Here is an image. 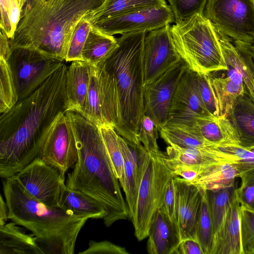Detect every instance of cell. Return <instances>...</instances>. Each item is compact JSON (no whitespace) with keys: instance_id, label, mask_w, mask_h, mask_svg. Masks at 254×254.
Instances as JSON below:
<instances>
[{"instance_id":"5bb4252c","label":"cell","mask_w":254,"mask_h":254,"mask_svg":"<svg viewBox=\"0 0 254 254\" xmlns=\"http://www.w3.org/2000/svg\"><path fill=\"white\" fill-rule=\"evenodd\" d=\"M208 118L214 117L202 100L197 73L188 67L173 95L167 123L195 127L197 119Z\"/></svg>"},{"instance_id":"30bf717a","label":"cell","mask_w":254,"mask_h":254,"mask_svg":"<svg viewBox=\"0 0 254 254\" xmlns=\"http://www.w3.org/2000/svg\"><path fill=\"white\" fill-rule=\"evenodd\" d=\"M204 15L215 29L232 40L253 43V0H208Z\"/></svg>"},{"instance_id":"603a6c76","label":"cell","mask_w":254,"mask_h":254,"mask_svg":"<svg viewBox=\"0 0 254 254\" xmlns=\"http://www.w3.org/2000/svg\"><path fill=\"white\" fill-rule=\"evenodd\" d=\"M165 154L169 158L179 163L199 168L200 172L204 169L214 165L234 163L232 158L221 151L218 146L207 148H182L169 145L166 148Z\"/></svg>"},{"instance_id":"6da1fadb","label":"cell","mask_w":254,"mask_h":254,"mask_svg":"<svg viewBox=\"0 0 254 254\" xmlns=\"http://www.w3.org/2000/svg\"><path fill=\"white\" fill-rule=\"evenodd\" d=\"M64 63L25 99L0 116V177H14L40 156L58 115L65 113Z\"/></svg>"},{"instance_id":"836d02e7","label":"cell","mask_w":254,"mask_h":254,"mask_svg":"<svg viewBox=\"0 0 254 254\" xmlns=\"http://www.w3.org/2000/svg\"><path fill=\"white\" fill-rule=\"evenodd\" d=\"M235 185L216 190H207L214 234L220 228L235 195Z\"/></svg>"},{"instance_id":"b9f144b4","label":"cell","mask_w":254,"mask_h":254,"mask_svg":"<svg viewBox=\"0 0 254 254\" xmlns=\"http://www.w3.org/2000/svg\"><path fill=\"white\" fill-rule=\"evenodd\" d=\"M241 185L236 194L241 206L254 210V169L241 173Z\"/></svg>"},{"instance_id":"d4e9b609","label":"cell","mask_w":254,"mask_h":254,"mask_svg":"<svg viewBox=\"0 0 254 254\" xmlns=\"http://www.w3.org/2000/svg\"><path fill=\"white\" fill-rule=\"evenodd\" d=\"M11 221L0 226V254H44L36 237Z\"/></svg>"},{"instance_id":"d590c367","label":"cell","mask_w":254,"mask_h":254,"mask_svg":"<svg viewBox=\"0 0 254 254\" xmlns=\"http://www.w3.org/2000/svg\"><path fill=\"white\" fill-rule=\"evenodd\" d=\"M0 113L10 110L18 102L11 72L7 61L0 58Z\"/></svg>"},{"instance_id":"7402d4cb","label":"cell","mask_w":254,"mask_h":254,"mask_svg":"<svg viewBox=\"0 0 254 254\" xmlns=\"http://www.w3.org/2000/svg\"><path fill=\"white\" fill-rule=\"evenodd\" d=\"M92 65L77 60L67 66L65 75L66 110L80 113L87 95L91 75Z\"/></svg>"},{"instance_id":"7c38bea8","label":"cell","mask_w":254,"mask_h":254,"mask_svg":"<svg viewBox=\"0 0 254 254\" xmlns=\"http://www.w3.org/2000/svg\"><path fill=\"white\" fill-rule=\"evenodd\" d=\"M175 22L170 5H159L135 9L104 20L93 25L111 35H124L149 32Z\"/></svg>"},{"instance_id":"7bdbcfd3","label":"cell","mask_w":254,"mask_h":254,"mask_svg":"<svg viewBox=\"0 0 254 254\" xmlns=\"http://www.w3.org/2000/svg\"><path fill=\"white\" fill-rule=\"evenodd\" d=\"M197 80L200 94L205 108L212 117H219L218 105L210 74L197 73Z\"/></svg>"},{"instance_id":"bcb514c9","label":"cell","mask_w":254,"mask_h":254,"mask_svg":"<svg viewBox=\"0 0 254 254\" xmlns=\"http://www.w3.org/2000/svg\"><path fill=\"white\" fill-rule=\"evenodd\" d=\"M11 0H0V29L6 34L9 39L13 37L9 19V12Z\"/></svg>"},{"instance_id":"cb8c5ba5","label":"cell","mask_w":254,"mask_h":254,"mask_svg":"<svg viewBox=\"0 0 254 254\" xmlns=\"http://www.w3.org/2000/svg\"><path fill=\"white\" fill-rule=\"evenodd\" d=\"M228 118L235 130L239 145L254 147V102L246 93L236 101Z\"/></svg>"},{"instance_id":"681fc988","label":"cell","mask_w":254,"mask_h":254,"mask_svg":"<svg viewBox=\"0 0 254 254\" xmlns=\"http://www.w3.org/2000/svg\"><path fill=\"white\" fill-rule=\"evenodd\" d=\"M11 53V49L10 45V39L0 29V58H2L7 61Z\"/></svg>"},{"instance_id":"44dd1931","label":"cell","mask_w":254,"mask_h":254,"mask_svg":"<svg viewBox=\"0 0 254 254\" xmlns=\"http://www.w3.org/2000/svg\"><path fill=\"white\" fill-rule=\"evenodd\" d=\"M240 209L236 190L222 224L214 234L211 254H242Z\"/></svg>"},{"instance_id":"f907efd6","label":"cell","mask_w":254,"mask_h":254,"mask_svg":"<svg viewBox=\"0 0 254 254\" xmlns=\"http://www.w3.org/2000/svg\"><path fill=\"white\" fill-rule=\"evenodd\" d=\"M8 209L6 201L4 200L2 196L0 197V226L7 223L8 220Z\"/></svg>"},{"instance_id":"7a4b0ae2","label":"cell","mask_w":254,"mask_h":254,"mask_svg":"<svg viewBox=\"0 0 254 254\" xmlns=\"http://www.w3.org/2000/svg\"><path fill=\"white\" fill-rule=\"evenodd\" d=\"M75 137L78 159L66 185L93 197L105 207L104 223L110 227L129 218L128 206L116 177L100 129L80 113L65 112Z\"/></svg>"},{"instance_id":"8992f818","label":"cell","mask_w":254,"mask_h":254,"mask_svg":"<svg viewBox=\"0 0 254 254\" xmlns=\"http://www.w3.org/2000/svg\"><path fill=\"white\" fill-rule=\"evenodd\" d=\"M171 33L176 51L190 69L199 74L227 70L215 29L204 14L175 23Z\"/></svg>"},{"instance_id":"db71d44e","label":"cell","mask_w":254,"mask_h":254,"mask_svg":"<svg viewBox=\"0 0 254 254\" xmlns=\"http://www.w3.org/2000/svg\"><path fill=\"white\" fill-rule=\"evenodd\" d=\"M254 1V0H253Z\"/></svg>"},{"instance_id":"52a82bcc","label":"cell","mask_w":254,"mask_h":254,"mask_svg":"<svg viewBox=\"0 0 254 254\" xmlns=\"http://www.w3.org/2000/svg\"><path fill=\"white\" fill-rule=\"evenodd\" d=\"M175 177L164 160L163 152L147 151L135 208L131 219L138 241L148 237L154 216L163 206L167 186Z\"/></svg>"},{"instance_id":"ee69618b","label":"cell","mask_w":254,"mask_h":254,"mask_svg":"<svg viewBox=\"0 0 254 254\" xmlns=\"http://www.w3.org/2000/svg\"><path fill=\"white\" fill-rule=\"evenodd\" d=\"M89 247L79 254H128L125 248L108 241L96 242L90 240Z\"/></svg>"},{"instance_id":"e0dca14e","label":"cell","mask_w":254,"mask_h":254,"mask_svg":"<svg viewBox=\"0 0 254 254\" xmlns=\"http://www.w3.org/2000/svg\"><path fill=\"white\" fill-rule=\"evenodd\" d=\"M215 30L227 69L236 71L242 77L246 93L254 102V47L253 43L233 41L222 32L216 29Z\"/></svg>"},{"instance_id":"9c48e42d","label":"cell","mask_w":254,"mask_h":254,"mask_svg":"<svg viewBox=\"0 0 254 254\" xmlns=\"http://www.w3.org/2000/svg\"><path fill=\"white\" fill-rule=\"evenodd\" d=\"M99 127L109 125L114 128L119 121V104L115 79L105 61L92 66L84 107L80 113Z\"/></svg>"},{"instance_id":"4dcf8cb0","label":"cell","mask_w":254,"mask_h":254,"mask_svg":"<svg viewBox=\"0 0 254 254\" xmlns=\"http://www.w3.org/2000/svg\"><path fill=\"white\" fill-rule=\"evenodd\" d=\"M165 5V0H106L100 6L89 11L84 17L92 25L135 9Z\"/></svg>"},{"instance_id":"f6af8a7d","label":"cell","mask_w":254,"mask_h":254,"mask_svg":"<svg viewBox=\"0 0 254 254\" xmlns=\"http://www.w3.org/2000/svg\"><path fill=\"white\" fill-rule=\"evenodd\" d=\"M174 178L167 186L164 203L161 209L173 222L177 225V193Z\"/></svg>"},{"instance_id":"e575fe53","label":"cell","mask_w":254,"mask_h":254,"mask_svg":"<svg viewBox=\"0 0 254 254\" xmlns=\"http://www.w3.org/2000/svg\"><path fill=\"white\" fill-rule=\"evenodd\" d=\"M101 131L114 173L121 184L124 177V159L118 140L119 134L109 125L99 127Z\"/></svg>"},{"instance_id":"484cf974","label":"cell","mask_w":254,"mask_h":254,"mask_svg":"<svg viewBox=\"0 0 254 254\" xmlns=\"http://www.w3.org/2000/svg\"><path fill=\"white\" fill-rule=\"evenodd\" d=\"M59 206L76 215L89 219H104L107 215L104 206L93 197L72 190L64 183L62 187Z\"/></svg>"},{"instance_id":"7dc6e473","label":"cell","mask_w":254,"mask_h":254,"mask_svg":"<svg viewBox=\"0 0 254 254\" xmlns=\"http://www.w3.org/2000/svg\"><path fill=\"white\" fill-rule=\"evenodd\" d=\"M176 254H204L198 241L186 239L181 241Z\"/></svg>"},{"instance_id":"f35d334b","label":"cell","mask_w":254,"mask_h":254,"mask_svg":"<svg viewBox=\"0 0 254 254\" xmlns=\"http://www.w3.org/2000/svg\"><path fill=\"white\" fill-rule=\"evenodd\" d=\"M218 147L232 158L238 169L239 176L243 172L254 169V147L245 148L236 144Z\"/></svg>"},{"instance_id":"ffe728a7","label":"cell","mask_w":254,"mask_h":254,"mask_svg":"<svg viewBox=\"0 0 254 254\" xmlns=\"http://www.w3.org/2000/svg\"><path fill=\"white\" fill-rule=\"evenodd\" d=\"M147 238V251L150 254H176L181 241L177 225L161 209L154 216Z\"/></svg>"},{"instance_id":"277c9868","label":"cell","mask_w":254,"mask_h":254,"mask_svg":"<svg viewBox=\"0 0 254 254\" xmlns=\"http://www.w3.org/2000/svg\"><path fill=\"white\" fill-rule=\"evenodd\" d=\"M8 219L30 231L44 254H73L78 234L89 219L31 195L14 178L3 181Z\"/></svg>"},{"instance_id":"d6a6232c","label":"cell","mask_w":254,"mask_h":254,"mask_svg":"<svg viewBox=\"0 0 254 254\" xmlns=\"http://www.w3.org/2000/svg\"><path fill=\"white\" fill-rule=\"evenodd\" d=\"M199 188L201 193V204L196 230V239L203 254H211L214 238L213 221L207 190Z\"/></svg>"},{"instance_id":"60d3db41","label":"cell","mask_w":254,"mask_h":254,"mask_svg":"<svg viewBox=\"0 0 254 254\" xmlns=\"http://www.w3.org/2000/svg\"><path fill=\"white\" fill-rule=\"evenodd\" d=\"M158 129L152 119L144 115L138 129V138L140 143L149 152L158 153L160 151L157 143Z\"/></svg>"},{"instance_id":"c3c4849f","label":"cell","mask_w":254,"mask_h":254,"mask_svg":"<svg viewBox=\"0 0 254 254\" xmlns=\"http://www.w3.org/2000/svg\"><path fill=\"white\" fill-rule=\"evenodd\" d=\"M21 12V9L18 4L17 0H11L9 12V19L13 36L20 20Z\"/></svg>"},{"instance_id":"8fae6325","label":"cell","mask_w":254,"mask_h":254,"mask_svg":"<svg viewBox=\"0 0 254 254\" xmlns=\"http://www.w3.org/2000/svg\"><path fill=\"white\" fill-rule=\"evenodd\" d=\"M39 157L65 174L78 159L76 141L65 113H61L52 124L45 140Z\"/></svg>"},{"instance_id":"5b68a950","label":"cell","mask_w":254,"mask_h":254,"mask_svg":"<svg viewBox=\"0 0 254 254\" xmlns=\"http://www.w3.org/2000/svg\"><path fill=\"white\" fill-rule=\"evenodd\" d=\"M147 32L122 35L117 47L105 61L114 75L117 89L119 121L115 130L131 144L138 138L140 121L144 115V42Z\"/></svg>"},{"instance_id":"8d00e7d4","label":"cell","mask_w":254,"mask_h":254,"mask_svg":"<svg viewBox=\"0 0 254 254\" xmlns=\"http://www.w3.org/2000/svg\"><path fill=\"white\" fill-rule=\"evenodd\" d=\"M84 16L78 23L71 38L66 62L82 60V51L92 25Z\"/></svg>"},{"instance_id":"1f68e13d","label":"cell","mask_w":254,"mask_h":254,"mask_svg":"<svg viewBox=\"0 0 254 254\" xmlns=\"http://www.w3.org/2000/svg\"><path fill=\"white\" fill-rule=\"evenodd\" d=\"M170 146L182 148H207L217 146L205 140L195 127L167 123L159 131Z\"/></svg>"},{"instance_id":"2e32d148","label":"cell","mask_w":254,"mask_h":254,"mask_svg":"<svg viewBox=\"0 0 254 254\" xmlns=\"http://www.w3.org/2000/svg\"><path fill=\"white\" fill-rule=\"evenodd\" d=\"M181 59L173 43L170 24L149 31L144 42V86L153 82Z\"/></svg>"},{"instance_id":"f5cc1de1","label":"cell","mask_w":254,"mask_h":254,"mask_svg":"<svg viewBox=\"0 0 254 254\" xmlns=\"http://www.w3.org/2000/svg\"><path fill=\"white\" fill-rule=\"evenodd\" d=\"M253 43V46H254V41H253V43Z\"/></svg>"},{"instance_id":"ba28073f","label":"cell","mask_w":254,"mask_h":254,"mask_svg":"<svg viewBox=\"0 0 254 254\" xmlns=\"http://www.w3.org/2000/svg\"><path fill=\"white\" fill-rule=\"evenodd\" d=\"M7 60L18 98L34 92L64 64V61L31 47H11Z\"/></svg>"},{"instance_id":"3957f363","label":"cell","mask_w":254,"mask_h":254,"mask_svg":"<svg viewBox=\"0 0 254 254\" xmlns=\"http://www.w3.org/2000/svg\"><path fill=\"white\" fill-rule=\"evenodd\" d=\"M106 0H28L10 47L27 46L65 61L72 35L80 19Z\"/></svg>"},{"instance_id":"4fadbf2b","label":"cell","mask_w":254,"mask_h":254,"mask_svg":"<svg viewBox=\"0 0 254 254\" xmlns=\"http://www.w3.org/2000/svg\"><path fill=\"white\" fill-rule=\"evenodd\" d=\"M188 67L181 59L153 82L144 86V114L152 119L158 131L168 122L173 95Z\"/></svg>"},{"instance_id":"d6986e66","label":"cell","mask_w":254,"mask_h":254,"mask_svg":"<svg viewBox=\"0 0 254 254\" xmlns=\"http://www.w3.org/2000/svg\"><path fill=\"white\" fill-rule=\"evenodd\" d=\"M118 140L124 159V172L121 186L125 194L131 220L135 208L143 160L147 150L141 143L130 144L120 135Z\"/></svg>"},{"instance_id":"f546056e","label":"cell","mask_w":254,"mask_h":254,"mask_svg":"<svg viewBox=\"0 0 254 254\" xmlns=\"http://www.w3.org/2000/svg\"><path fill=\"white\" fill-rule=\"evenodd\" d=\"M238 177L235 164L222 163L204 169L190 183L207 190H216L235 185V179Z\"/></svg>"},{"instance_id":"f1b7e54d","label":"cell","mask_w":254,"mask_h":254,"mask_svg":"<svg viewBox=\"0 0 254 254\" xmlns=\"http://www.w3.org/2000/svg\"><path fill=\"white\" fill-rule=\"evenodd\" d=\"M117 39L92 25L82 53V61L96 66L117 47Z\"/></svg>"},{"instance_id":"816d5d0a","label":"cell","mask_w":254,"mask_h":254,"mask_svg":"<svg viewBox=\"0 0 254 254\" xmlns=\"http://www.w3.org/2000/svg\"><path fill=\"white\" fill-rule=\"evenodd\" d=\"M17 2L21 8V9H22L23 7L25 5V3L28 0H16Z\"/></svg>"},{"instance_id":"ac0fdd59","label":"cell","mask_w":254,"mask_h":254,"mask_svg":"<svg viewBox=\"0 0 254 254\" xmlns=\"http://www.w3.org/2000/svg\"><path fill=\"white\" fill-rule=\"evenodd\" d=\"M177 193V223L181 241L196 239V230L201 204L199 188L186 180L174 178Z\"/></svg>"},{"instance_id":"83f0119b","label":"cell","mask_w":254,"mask_h":254,"mask_svg":"<svg viewBox=\"0 0 254 254\" xmlns=\"http://www.w3.org/2000/svg\"><path fill=\"white\" fill-rule=\"evenodd\" d=\"M196 127L205 140L217 146L239 145L236 132L228 118H198Z\"/></svg>"},{"instance_id":"9a60e30c","label":"cell","mask_w":254,"mask_h":254,"mask_svg":"<svg viewBox=\"0 0 254 254\" xmlns=\"http://www.w3.org/2000/svg\"><path fill=\"white\" fill-rule=\"evenodd\" d=\"M13 177L39 201L50 207L59 206L65 177L40 157L36 158Z\"/></svg>"},{"instance_id":"4316f807","label":"cell","mask_w":254,"mask_h":254,"mask_svg":"<svg viewBox=\"0 0 254 254\" xmlns=\"http://www.w3.org/2000/svg\"><path fill=\"white\" fill-rule=\"evenodd\" d=\"M226 71V77L210 76V79L217 101L219 117L228 118L236 101L246 91L242 77L232 69Z\"/></svg>"},{"instance_id":"74e56055","label":"cell","mask_w":254,"mask_h":254,"mask_svg":"<svg viewBox=\"0 0 254 254\" xmlns=\"http://www.w3.org/2000/svg\"><path fill=\"white\" fill-rule=\"evenodd\" d=\"M240 223L242 254H254V210L240 205Z\"/></svg>"},{"instance_id":"ab89813d","label":"cell","mask_w":254,"mask_h":254,"mask_svg":"<svg viewBox=\"0 0 254 254\" xmlns=\"http://www.w3.org/2000/svg\"><path fill=\"white\" fill-rule=\"evenodd\" d=\"M173 12L175 22H179L197 13L204 14L208 0H168Z\"/></svg>"}]
</instances>
